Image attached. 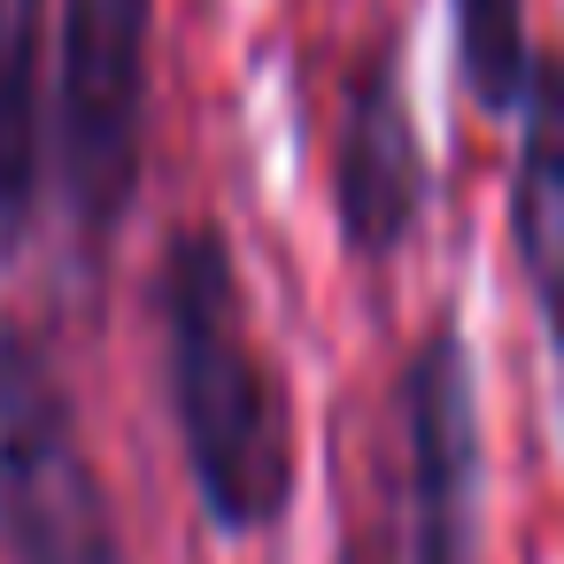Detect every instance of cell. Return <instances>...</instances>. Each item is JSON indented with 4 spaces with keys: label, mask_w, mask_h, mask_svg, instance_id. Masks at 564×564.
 <instances>
[{
    "label": "cell",
    "mask_w": 564,
    "mask_h": 564,
    "mask_svg": "<svg viewBox=\"0 0 564 564\" xmlns=\"http://www.w3.org/2000/svg\"><path fill=\"white\" fill-rule=\"evenodd\" d=\"M163 387L186 479L217 533H271L302 487V425L271 340L256 333L240 256L217 217H186L155 256Z\"/></svg>",
    "instance_id": "obj_1"
},
{
    "label": "cell",
    "mask_w": 564,
    "mask_h": 564,
    "mask_svg": "<svg viewBox=\"0 0 564 564\" xmlns=\"http://www.w3.org/2000/svg\"><path fill=\"white\" fill-rule=\"evenodd\" d=\"M479 371L464 317L441 310L379 387L333 564H479Z\"/></svg>",
    "instance_id": "obj_2"
},
{
    "label": "cell",
    "mask_w": 564,
    "mask_h": 564,
    "mask_svg": "<svg viewBox=\"0 0 564 564\" xmlns=\"http://www.w3.org/2000/svg\"><path fill=\"white\" fill-rule=\"evenodd\" d=\"M55 186L86 256H101L140 194L148 86H155V0H55Z\"/></svg>",
    "instance_id": "obj_3"
},
{
    "label": "cell",
    "mask_w": 564,
    "mask_h": 564,
    "mask_svg": "<svg viewBox=\"0 0 564 564\" xmlns=\"http://www.w3.org/2000/svg\"><path fill=\"white\" fill-rule=\"evenodd\" d=\"M0 556L124 564V525L86 448L78 394L47 333L17 310H0Z\"/></svg>",
    "instance_id": "obj_4"
},
{
    "label": "cell",
    "mask_w": 564,
    "mask_h": 564,
    "mask_svg": "<svg viewBox=\"0 0 564 564\" xmlns=\"http://www.w3.org/2000/svg\"><path fill=\"white\" fill-rule=\"evenodd\" d=\"M325 194H333L340 248L356 263H394L417 240L425 209H433V148H425L394 32H379L340 78Z\"/></svg>",
    "instance_id": "obj_5"
},
{
    "label": "cell",
    "mask_w": 564,
    "mask_h": 564,
    "mask_svg": "<svg viewBox=\"0 0 564 564\" xmlns=\"http://www.w3.org/2000/svg\"><path fill=\"white\" fill-rule=\"evenodd\" d=\"M510 124V256L549 340L564 348V40H533Z\"/></svg>",
    "instance_id": "obj_6"
},
{
    "label": "cell",
    "mask_w": 564,
    "mask_h": 564,
    "mask_svg": "<svg viewBox=\"0 0 564 564\" xmlns=\"http://www.w3.org/2000/svg\"><path fill=\"white\" fill-rule=\"evenodd\" d=\"M47 9L55 0H0V256L24 248L47 178Z\"/></svg>",
    "instance_id": "obj_7"
},
{
    "label": "cell",
    "mask_w": 564,
    "mask_h": 564,
    "mask_svg": "<svg viewBox=\"0 0 564 564\" xmlns=\"http://www.w3.org/2000/svg\"><path fill=\"white\" fill-rule=\"evenodd\" d=\"M448 32H456L464 94L487 117H510L518 109V86H525V63H533L525 0H448Z\"/></svg>",
    "instance_id": "obj_8"
}]
</instances>
